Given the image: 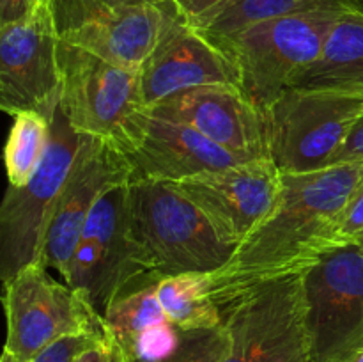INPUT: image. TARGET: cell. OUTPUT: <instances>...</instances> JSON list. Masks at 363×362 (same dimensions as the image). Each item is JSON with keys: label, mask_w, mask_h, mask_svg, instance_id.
I'll return each mask as SVG.
<instances>
[{"label": "cell", "mask_w": 363, "mask_h": 362, "mask_svg": "<svg viewBox=\"0 0 363 362\" xmlns=\"http://www.w3.org/2000/svg\"><path fill=\"white\" fill-rule=\"evenodd\" d=\"M294 87L363 92V11L344 13L330 31L319 59Z\"/></svg>", "instance_id": "obj_19"}, {"label": "cell", "mask_w": 363, "mask_h": 362, "mask_svg": "<svg viewBox=\"0 0 363 362\" xmlns=\"http://www.w3.org/2000/svg\"><path fill=\"white\" fill-rule=\"evenodd\" d=\"M305 362H312V358H308V361H305Z\"/></svg>", "instance_id": "obj_33"}, {"label": "cell", "mask_w": 363, "mask_h": 362, "mask_svg": "<svg viewBox=\"0 0 363 362\" xmlns=\"http://www.w3.org/2000/svg\"><path fill=\"white\" fill-rule=\"evenodd\" d=\"M59 59L62 75L59 109L69 126L84 137L105 141L130 155L140 142L147 121L140 71L62 41Z\"/></svg>", "instance_id": "obj_4"}, {"label": "cell", "mask_w": 363, "mask_h": 362, "mask_svg": "<svg viewBox=\"0 0 363 362\" xmlns=\"http://www.w3.org/2000/svg\"><path fill=\"white\" fill-rule=\"evenodd\" d=\"M60 38L52 6L20 21L0 25V109L35 110L52 119L60 102Z\"/></svg>", "instance_id": "obj_13"}, {"label": "cell", "mask_w": 363, "mask_h": 362, "mask_svg": "<svg viewBox=\"0 0 363 362\" xmlns=\"http://www.w3.org/2000/svg\"><path fill=\"white\" fill-rule=\"evenodd\" d=\"M350 162H363V114L357 124L351 130L350 137L342 144V148L337 151L333 156L330 165H337V163H350ZM328 165V167H330Z\"/></svg>", "instance_id": "obj_29"}, {"label": "cell", "mask_w": 363, "mask_h": 362, "mask_svg": "<svg viewBox=\"0 0 363 362\" xmlns=\"http://www.w3.org/2000/svg\"><path fill=\"white\" fill-rule=\"evenodd\" d=\"M57 34L108 62L140 71L169 21L170 0L113 6L106 0H50Z\"/></svg>", "instance_id": "obj_10"}, {"label": "cell", "mask_w": 363, "mask_h": 362, "mask_svg": "<svg viewBox=\"0 0 363 362\" xmlns=\"http://www.w3.org/2000/svg\"><path fill=\"white\" fill-rule=\"evenodd\" d=\"M353 362H363V351H362V353L360 355H358V357L357 358H354V361Z\"/></svg>", "instance_id": "obj_32"}, {"label": "cell", "mask_w": 363, "mask_h": 362, "mask_svg": "<svg viewBox=\"0 0 363 362\" xmlns=\"http://www.w3.org/2000/svg\"><path fill=\"white\" fill-rule=\"evenodd\" d=\"M74 362H133V358L126 353L123 344L108 329L87 350L82 351Z\"/></svg>", "instance_id": "obj_27"}, {"label": "cell", "mask_w": 363, "mask_h": 362, "mask_svg": "<svg viewBox=\"0 0 363 362\" xmlns=\"http://www.w3.org/2000/svg\"><path fill=\"white\" fill-rule=\"evenodd\" d=\"M333 243L335 248H363V181L337 215L333 224Z\"/></svg>", "instance_id": "obj_24"}, {"label": "cell", "mask_w": 363, "mask_h": 362, "mask_svg": "<svg viewBox=\"0 0 363 362\" xmlns=\"http://www.w3.org/2000/svg\"><path fill=\"white\" fill-rule=\"evenodd\" d=\"M303 283L312 362H353L363 351V248L328 252Z\"/></svg>", "instance_id": "obj_9"}, {"label": "cell", "mask_w": 363, "mask_h": 362, "mask_svg": "<svg viewBox=\"0 0 363 362\" xmlns=\"http://www.w3.org/2000/svg\"><path fill=\"white\" fill-rule=\"evenodd\" d=\"M167 318L179 330H208L223 325L222 311L209 290V273H179L156 284Z\"/></svg>", "instance_id": "obj_20"}, {"label": "cell", "mask_w": 363, "mask_h": 362, "mask_svg": "<svg viewBox=\"0 0 363 362\" xmlns=\"http://www.w3.org/2000/svg\"><path fill=\"white\" fill-rule=\"evenodd\" d=\"M106 2L113 4V6H140V4H158L165 2V0H106Z\"/></svg>", "instance_id": "obj_30"}, {"label": "cell", "mask_w": 363, "mask_h": 362, "mask_svg": "<svg viewBox=\"0 0 363 362\" xmlns=\"http://www.w3.org/2000/svg\"><path fill=\"white\" fill-rule=\"evenodd\" d=\"M84 135L69 126L60 109L52 117L45 160L25 187H7L0 208V279L6 284L21 268L41 263L46 231Z\"/></svg>", "instance_id": "obj_6"}, {"label": "cell", "mask_w": 363, "mask_h": 362, "mask_svg": "<svg viewBox=\"0 0 363 362\" xmlns=\"http://www.w3.org/2000/svg\"><path fill=\"white\" fill-rule=\"evenodd\" d=\"M0 362H20V361H18V358L14 357L9 350H6V348H4V353H2V358H0Z\"/></svg>", "instance_id": "obj_31"}, {"label": "cell", "mask_w": 363, "mask_h": 362, "mask_svg": "<svg viewBox=\"0 0 363 362\" xmlns=\"http://www.w3.org/2000/svg\"><path fill=\"white\" fill-rule=\"evenodd\" d=\"M227 350L225 329L181 330L177 346L167 357L152 362H220Z\"/></svg>", "instance_id": "obj_23"}, {"label": "cell", "mask_w": 363, "mask_h": 362, "mask_svg": "<svg viewBox=\"0 0 363 362\" xmlns=\"http://www.w3.org/2000/svg\"><path fill=\"white\" fill-rule=\"evenodd\" d=\"M126 158L131 169L130 183H172L206 170L254 160L222 148L186 124L162 119L149 112L140 142Z\"/></svg>", "instance_id": "obj_17"}, {"label": "cell", "mask_w": 363, "mask_h": 362, "mask_svg": "<svg viewBox=\"0 0 363 362\" xmlns=\"http://www.w3.org/2000/svg\"><path fill=\"white\" fill-rule=\"evenodd\" d=\"M305 273L268 284L222 311L227 350L220 362L311 358Z\"/></svg>", "instance_id": "obj_8"}, {"label": "cell", "mask_w": 363, "mask_h": 362, "mask_svg": "<svg viewBox=\"0 0 363 362\" xmlns=\"http://www.w3.org/2000/svg\"><path fill=\"white\" fill-rule=\"evenodd\" d=\"M131 169L124 153L99 138L84 137L53 209L41 263L66 277L89 215L112 188L130 183Z\"/></svg>", "instance_id": "obj_14"}, {"label": "cell", "mask_w": 363, "mask_h": 362, "mask_svg": "<svg viewBox=\"0 0 363 362\" xmlns=\"http://www.w3.org/2000/svg\"><path fill=\"white\" fill-rule=\"evenodd\" d=\"M140 279L149 277L133 259L128 185H121L106 192L89 215L64 280L105 314L117 297L149 284Z\"/></svg>", "instance_id": "obj_11"}, {"label": "cell", "mask_w": 363, "mask_h": 362, "mask_svg": "<svg viewBox=\"0 0 363 362\" xmlns=\"http://www.w3.org/2000/svg\"><path fill=\"white\" fill-rule=\"evenodd\" d=\"M170 185L204 213L223 243L236 248L275 209L284 174L272 156H262Z\"/></svg>", "instance_id": "obj_12"}, {"label": "cell", "mask_w": 363, "mask_h": 362, "mask_svg": "<svg viewBox=\"0 0 363 362\" xmlns=\"http://www.w3.org/2000/svg\"><path fill=\"white\" fill-rule=\"evenodd\" d=\"M108 330V327H106ZM105 334V332H103ZM103 334H80V336H67L50 344L48 348L35 355L30 362H74V358L87 350Z\"/></svg>", "instance_id": "obj_25"}, {"label": "cell", "mask_w": 363, "mask_h": 362, "mask_svg": "<svg viewBox=\"0 0 363 362\" xmlns=\"http://www.w3.org/2000/svg\"><path fill=\"white\" fill-rule=\"evenodd\" d=\"M128 222L135 263L152 280L213 273L234 252L220 240L204 213L163 181L128 183Z\"/></svg>", "instance_id": "obj_2"}, {"label": "cell", "mask_w": 363, "mask_h": 362, "mask_svg": "<svg viewBox=\"0 0 363 362\" xmlns=\"http://www.w3.org/2000/svg\"><path fill=\"white\" fill-rule=\"evenodd\" d=\"M354 9L360 7L330 6L287 14L213 43L236 66L241 91L266 112L319 59L335 21Z\"/></svg>", "instance_id": "obj_3"}, {"label": "cell", "mask_w": 363, "mask_h": 362, "mask_svg": "<svg viewBox=\"0 0 363 362\" xmlns=\"http://www.w3.org/2000/svg\"><path fill=\"white\" fill-rule=\"evenodd\" d=\"M46 4L50 0H0V25L23 20Z\"/></svg>", "instance_id": "obj_28"}, {"label": "cell", "mask_w": 363, "mask_h": 362, "mask_svg": "<svg viewBox=\"0 0 363 362\" xmlns=\"http://www.w3.org/2000/svg\"><path fill=\"white\" fill-rule=\"evenodd\" d=\"M230 2L233 0H170L177 14L195 28H204Z\"/></svg>", "instance_id": "obj_26"}, {"label": "cell", "mask_w": 363, "mask_h": 362, "mask_svg": "<svg viewBox=\"0 0 363 362\" xmlns=\"http://www.w3.org/2000/svg\"><path fill=\"white\" fill-rule=\"evenodd\" d=\"M142 96L147 109L177 92L202 85L241 89L233 60L199 28L170 11L158 45L140 67Z\"/></svg>", "instance_id": "obj_16"}, {"label": "cell", "mask_w": 363, "mask_h": 362, "mask_svg": "<svg viewBox=\"0 0 363 362\" xmlns=\"http://www.w3.org/2000/svg\"><path fill=\"white\" fill-rule=\"evenodd\" d=\"M362 181L363 162L284 174L275 209L222 268L209 273L220 311L259 287L307 273L323 256L337 251L333 224Z\"/></svg>", "instance_id": "obj_1"}, {"label": "cell", "mask_w": 363, "mask_h": 362, "mask_svg": "<svg viewBox=\"0 0 363 362\" xmlns=\"http://www.w3.org/2000/svg\"><path fill=\"white\" fill-rule=\"evenodd\" d=\"M363 114V92L291 87L266 110L269 156L282 174L332 163Z\"/></svg>", "instance_id": "obj_5"}, {"label": "cell", "mask_w": 363, "mask_h": 362, "mask_svg": "<svg viewBox=\"0 0 363 362\" xmlns=\"http://www.w3.org/2000/svg\"><path fill=\"white\" fill-rule=\"evenodd\" d=\"M147 112L186 124L238 155L248 158L269 156L266 112L241 89L202 85L162 99L149 106Z\"/></svg>", "instance_id": "obj_15"}, {"label": "cell", "mask_w": 363, "mask_h": 362, "mask_svg": "<svg viewBox=\"0 0 363 362\" xmlns=\"http://www.w3.org/2000/svg\"><path fill=\"white\" fill-rule=\"evenodd\" d=\"M52 133V119L35 110L13 116L6 144V169L11 187L21 188L34 177L45 160Z\"/></svg>", "instance_id": "obj_22"}, {"label": "cell", "mask_w": 363, "mask_h": 362, "mask_svg": "<svg viewBox=\"0 0 363 362\" xmlns=\"http://www.w3.org/2000/svg\"><path fill=\"white\" fill-rule=\"evenodd\" d=\"M9 350L30 362L50 344L67 336L106 332V322L74 287L57 283L43 263L21 268L4 284Z\"/></svg>", "instance_id": "obj_7"}, {"label": "cell", "mask_w": 363, "mask_h": 362, "mask_svg": "<svg viewBox=\"0 0 363 362\" xmlns=\"http://www.w3.org/2000/svg\"><path fill=\"white\" fill-rule=\"evenodd\" d=\"M156 284L158 280L121 295L103 314L133 362L160 361L179 343L181 330L167 318Z\"/></svg>", "instance_id": "obj_18"}, {"label": "cell", "mask_w": 363, "mask_h": 362, "mask_svg": "<svg viewBox=\"0 0 363 362\" xmlns=\"http://www.w3.org/2000/svg\"><path fill=\"white\" fill-rule=\"evenodd\" d=\"M330 6H353L363 9V0H233L215 20L199 31L211 41H220L261 21Z\"/></svg>", "instance_id": "obj_21"}]
</instances>
